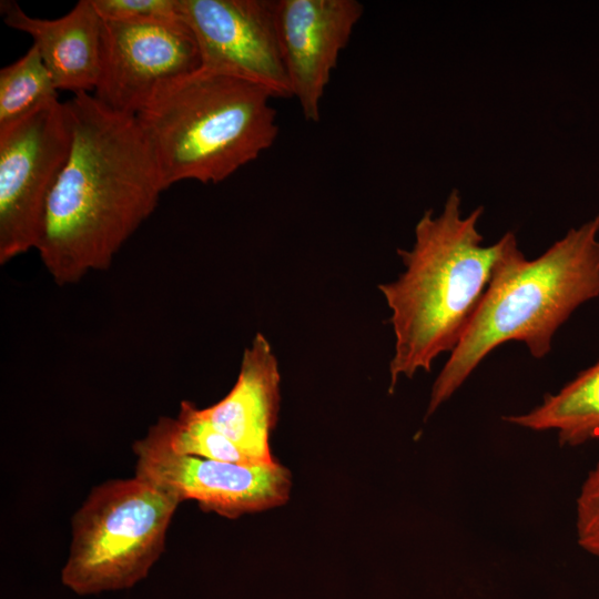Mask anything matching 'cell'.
I'll use <instances>...</instances> for the list:
<instances>
[{
  "label": "cell",
  "instance_id": "15",
  "mask_svg": "<svg viewBox=\"0 0 599 599\" xmlns=\"http://www.w3.org/2000/svg\"><path fill=\"white\" fill-rule=\"evenodd\" d=\"M167 446L176 454L234 463L255 465L226 436L204 417L201 408L183 400L175 419L160 417Z\"/></svg>",
  "mask_w": 599,
  "mask_h": 599
},
{
  "label": "cell",
  "instance_id": "16",
  "mask_svg": "<svg viewBox=\"0 0 599 599\" xmlns=\"http://www.w3.org/2000/svg\"><path fill=\"white\" fill-rule=\"evenodd\" d=\"M577 544L599 557V461L586 476L576 499Z\"/></svg>",
  "mask_w": 599,
  "mask_h": 599
},
{
  "label": "cell",
  "instance_id": "13",
  "mask_svg": "<svg viewBox=\"0 0 599 599\" xmlns=\"http://www.w3.org/2000/svg\"><path fill=\"white\" fill-rule=\"evenodd\" d=\"M502 419L534 432H555L560 446L599 439V358L531 410Z\"/></svg>",
  "mask_w": 599,
  "mask_h": 599
},
{
  "label": "cell",
  "instance_id": "11",
  "mask_svg": "<svg viewBox=\"0 0 599 599\" xmlns=\"http://www.w3.org/2000/svg\"><path fill=\"white\" fill-rule=\"evenodd\" d=\"M281 375L266 337L257 333L245 348L237 379L220 402L202 414L255 464L275 461L270 437L280 410Z\"/></svg>",
  "mask_w": 599,
  "mask_h": 599
},
{
  "label": "cell",
  "instance_id": "17",
  "mask_svg": "<svg viewBox=\"0 0 599 599\" xmlns=\"http://www.w3.org/2000/svg\"><path fill=\"white\" fill-rule=\"evenodd\" d=\"M102 20L172 19L177 0H91Z\"/></svg>",
  "mask_w": 599,
  "mask_h": 599
},
{
  "label": "cell",
  "instance_id": "10",
  "mask_svg": "<svg viewBox=\"0 0 599 599\" xmlns=\"http://www.w3.org/2000/svg\"><path fill=\"white\" fill-rule=\"evenodd\" d=\"M363 12L356 0H276L291 97L297 100L305 120H319L332 72Z\"/></svg>",
  "mask_w": 599,
  "mask_h": 599
},
{
  "label": "cell",
  "instance_id": "9",
  "mask_svg": "<svg viewBox=\"0 0 599 599\" xmlns=\"http://www.w3.org/2000/svg\"><path fill=\"white\" fill-rule=\"evenodd\" d=\"M196 41L201 67L291 97L276 19V0H177Z\"/></svg>",
  "mask_w": 599,
  "mask_h": 599
},
{
  "label": "cell",
  "instance_id": "14",
  "mask_svg": "<svg viewBox=\"0 0 599 599\" xmlns=\"http://www.w3.org/2000/svg\"><path fill=\"white\" fill-rule=\"evenodd\" d=\"M58 99V89L34 44L0 70V128Z\"/></svg>",
  "mask_w": 599,
  "mask_h": 599
},
{
  "label": "cell",
  "instance_id": "8",
  "mask_svg": "<svg viewBox=\"0 0 599 599\" xmlns=\"http://www.w3.org/2000/svg\"><path fill=\"white\" fill-rule=\"evenodd\" d=\"M200 67L196 41L181 16L102 20L93 95L114 112L135 115L161 84Z\"/></svg>",
  "mask_w": 599,
  "mask_h": 599
},
{
  "label": "cell",
  "instance_id": "6",
  "mask_svg": "<svg viewBox=\"0 0 599 599\" xmlns=\"http://www.w3.org/2000/svg\"><path fill=\"white\" fill-rule=\"evenodd\" d=\"M65 102L0 128V264L35 248L47 202L72 145Z\"/></svg>",
  "mask_w": 599,
  "mask_h": 599
},
{
  "label": "cell",
  "instance_id": "1",
  "mask_svg": "<svg viewBox=\"0 0 599 599\" xmlns=\"http://www.w3.org/2000/svg\"><path fill=\"white\" fill-rule=\"evenodd\" d=\"M65 104L72 145L35 247L60 286L109 268L164 191L134 115L108 109L89 92L75 93Z\"/></svg>",
  "mask_w": 599,
  "mask_h": 599
},
{
  "label": "cell",
  "instance_id": "3",
  "mask_svg": "<svg viewBox=\"0 0 599 599\" xmlns=\"http://www.w3.org/2000/svg\"><path fill=\"white\" fill-rule=\"evenodd\" d=\"M599 212L571 227L540 256L527 260L515 233L502 250L481 303L436 377L426 417L433 415L498 346L516 341L544 358L557 331L581 305L599 297Z\"/></svg>",
  "mask_w": 599,
  "mask_h": 599
},
{
  "label": "cell",
  "instance_id": "4",
  "mask_svg": "<svg viewBox=\"0 0 599 599\" xmlns=\"http://www.w3.org/2000/svg\"><path fill=\"white\" fill-rule=\"evenodd\" d=\"M275 95L250 80L200 67L161 84L134 115L164 190L220 183L277 139Z\"/></svg>",
  "mask_w": 599,
  "mask_h": 599
},
{
  "label": "cell",
  "instance_id": "7",
  "mask_svg": "<svg viewBox=\"0 0 599 599\" xmlns=\"http://www.w3.org/2000/svg\"><path fill=\"white\" fill-rule=\"evenodd\" d=\"M135 476L181 502L235 519L285 504L291 473L276 460L240 465L174 453L159 422L133 444Z\"/></svg>",
  "mask_w": 599,
  "mask_h": 599
},
{
  "label": "cell",
  "instance_id": "2",
  "mask_svg": "<svg viewBox=\"0 0 599 599\" xmlns=\"http://www.w3.org/2000/svg\"><path fill=\"white\" fill-rule=\"evenodd\" d=\"M461 203L454 189L439 214L425 211L412 248L397 250L405 271L378 286L392 311L395 335L389 393L400 377L429 372L440 354L456 348L493 278L501 237L484 245L478 231L484 207L464 215Z\"/></svg>",
  "mask_w": 599,
  "mask_h": 599
},
{
  "label": "cell",
  "instance_id": "12",
  "mask_svg": "<svg viewBox=\"0 0 599 599\" xmlns=\"http://www.w3.org/2000/svg\"><path fill=\"white\" fill-rule=\"evenodd\" d=\"M3 22L30 34L58 90L89 92L100 74L102 19L91 0H80L65 16L48 20L26 13L12 0L1 1Z\"/></svg>",
  "mask_w": 599,
  "mask_h": 599
},
{
  "label": "cell",
  "instance_id": "5",
  "mask_svg": "<svg viewBox=\"0 0 599 599\" xmlns=\"http://www.w3.org/2000/svg\"><path fill=\"white\" fill-rule=\"evenodd\" d=\"M179 504L136 476L92 488L72 518L63 586L89 596L129 589L146 578L164 550Z\"/></svg>",
  "mask_w": 599,
  "mask_h": 599
}]
</instances>
